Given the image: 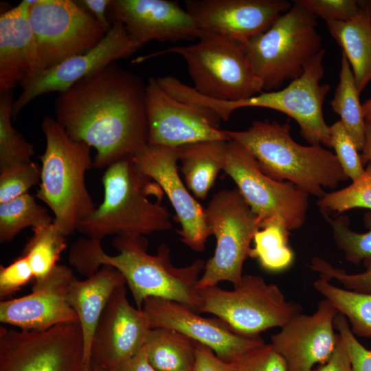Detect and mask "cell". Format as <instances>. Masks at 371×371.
I'll return each mask as SVG.
<instances>
[{
    "label": "cell",
    "mask_w": 371,
    "mask_h": 371,
    "mask_svg": "<svg viewBox=\"0 0 371 371\" xmlns=\"http://www.w3.org/2000/svg\"><path fill=\"white\" fill-rule=\"evenodd\" d=\"M227 142L204 141L177 148L186 186L197 199L206 198L218 173L223 170Z\"/></svg>",
    "instance_id": "cell-26"
},
{
    "label": "cell",
    "mask_w": 371,
    "mask_h": 371,
    "mask_svg": "<svg viewBox=\"0 0 371 371\" xmlns=\"http://www.w3.org/2000/svg\"><path fill=\"white\" fill-rule=\"evenodd\" d=\"M330 148H334L344 173L352 181H355L365 168L355 142L339 120L330 126Z\"/></svg>",
    "instance_id": "cell-37"
},
{
    "label": "cell",
    "mask_w": 371,
    "mask_h": 371,
    "mask_svg": "<svg viewBox=\"0 0 371 371\" xmlns=\"http://www.w3.org/2000/svg\"><path fill=\"white\" fill-rule=\"evenodd\" d=\"M34 279L27 258L22 255L11 264L0 266V297L3 299L19 291Z\"/></svg>",
    "instance_id": "cell-41"
},
{
    "label": "cell",
    "mask_w": 371,
    "mask_h": 371,
    "mask_svg": "<svg viewBox=\"0 0 371 371\" xmlns=\"http://www.w3.org/2000/svg\"><path fill=\"white\" fill-rule=\"evenodd\" d=\"M151 328H168L209 347L223 361L234 363L249 350L264 344L260 336H245L220 318L205 317L184 304L149 297L143 303Z\"/></svg>",
    "instance_id": "cell-15"
},
{
    "label": "cell",
    "mask_w": 371,
    "mask_h": 371,
    "mask_svg": "<svg viewBox=\"0 0 371 371\" xmlns=\"http://www.w3.org/2000/svg\"><path fill=\"white\" fill-rule=\"evenodd\" d=\"M316 17L327 21H348L355 18L362 7L356 0H295Z\"/></svg>",
    "instance_id": "cell-39"
},
{
    "label": "cell",
    "mask_w": 371,
    "mask_h": 371,
    "mask_svg": "<svg viewBox=\"0 0 371 371\" xmlns=\"http://www.w3.org/2000/svg\"><path fill=\"white\" fill-rule=\"evenodd\" d=\"M365 270L357 273H348L344 269L333 267L319 257L313 258L310 264L312 270L326 280H335L344 289L360 293H371V258L363 262Z\"/></svg>",
    "instance_id": "cell-38"
},
{
    "label": "cell",
    "mask_w": 371,
    "mask_h": 371,
    "mask_svg": "<svg viewBox=\"0 0 371 371\" xmlns=\"http://www.w3.org/2000/svg\"><path fill=\"white\" fill-rule=\"evenodd\" d=\"M197 341L168 328H151L148 358L157 371H193Z\"/></svg>",
    "instance_id": "cell-27"
},
{
    "label": "cell",
    "mask_w": 371,
    "mask_h": 371,
    "mask_svg": "<svg viewBox=\"0 0 371 371\" xmlns=\"http://www.w3.org/2000/svg\"><path fill=\"white\" fill-rule=\"evenodd\" d=\"M290 231L284 221L276 216L261 223L254 234L249 257L256 258L265 270L277 272L289 267L294 254L288 244Z\"/></svg>",
    "instance_id": "cell-29"
},
{
    "label": "cell",
    "mask_w": 371,
    "mask_h": 371,
    "mask_svg": "<svg viewBox=\"0 0 371 371\" xmlns=\"http://www.w3.org/2000/svg\"><path fill=\"white\" fill-rule=\"evenodd\" d=\"M145 98L142 78L113 62L59 93L55 119L96 150L93 167L107 168L148 144Z\"/></svg>",
    "instance_id": "cell-1"
},
{
    "label": "cell",
    "mask_w": 371,
    "mask_h": 371,
    "mask_svg": "<svg viewBox=\"0 0 371 371\" xmlns=\"http://www.w3.org/2000/svg\"><path fill=\"white\" fill-rule=\"evenodd\" d=\"M148 144L177 148L204 141L230 140L219 128L220 118L212 111L180 101L168 93L157 79L146 84Z\"/></svg>",
    "instance_id": "cell-14"
},
{
    "label": "cell",
    "mask_w": 371,
    "mask_h": 371,
    "mask_svg": "<svg viewBox=\"0 0 371 371\" xmlns=\"http://www.w3.org/2000/svg\"><path fill=\"white\" fill-rule=\"evenodd\" d=\"M82 371H93L92 370V367H89L88 368H83V370Z\"/></svg>",
    "instance_id": "cell-51"
},
{
    "label": "cell",
    "mask_w": 371,
    "mask_h": 371,
    "mask_svg": "<svg viewBox=\"0 0 371 371\" xmlns=\"http://www.w3.org/2000/svg\"><path fill=\"white\" fill-rule=\"evenodd\" d=\"M339 335L335 348L329 359L315 366L313 371H353L346 344Z\"/></svg>",
    "instance_id": "cell-44"
},
{
    "label": "cell",
    "mask_w": 371,
    "mask_h": 371,
    "mask_svg": "<svg viewBox=\"0 0 371 371\" xmlns=\"http://www.w3.org/2000/svg\"><path fill=\"white\" fill-rule=\"evenodd\" d=\"M126 284L115 268L102 266L87 279L76 276L71 280L67 295L68 302L76 311L82 328L84 341L83 368L91 366V347L95 329L113 291Z\"/></svg>",
    "instance_id": "cell-24"
},
{
    "label": "cell",
    "mask_w": 371,
    "mask_h": 371,
    "mask_svg": "<svg viewBox=\"0 0 371 371\" xmlns=\"http://www.w3.org/2000/svg\"><path fill=\"white\" fill-rule=\"evenodd\" d=\"M13 93H0V169L18 162L31 161L33 145L12 124Z\"/></svg>",
    "instance_id": "cell-33"
},
{
    "label": "cell",
    "mask_w": 371,
    "mask_h": 371,
    "mask_svg": "<svg viewBox=\"0 0 371 371\" xmlns=\"http://www.w3.org/2000/svg\"><path fill=\"white\" fill-rule=\"evenodd\" d=\"M76 2L93 15L106 33L110 30L112 24L107 17V8L111 0H78Z\"/></svg>",
    "instance_id": "cell-45"
},
{
    "label": "cell",
    "mask_w": 371,
    "mask_h": 371,
    "mask_svg": "<svg viewBox=\"0 0 371 371\" xmlns=\"http://www.w3.org/2000/svg\"><path fill=\"white\" fill-rule=\"evenodd\" d=\"M361 5L360 12L351 20L326 22L329 34L350 65L359 93L371 81V21Z\"/></svg>",
    "instance_id": "cell-25"
},
{
    "label": "cell",
    "mask_w": 371,
    "mask_h": 371,
    "mask_svg": "<svg viewBox=\"0 0 371 371\" xmlns=\"http://www.w3.org/2000/svg\"><path fill=\"white\" fill-rule=\"evenodd\" d=\"M83 357L78 322L43 331L0 327V371H82Z\"/></svg>",
    "instance_id": "cell-13"
},
{
    "label": "cell",
    "mask_w": 371,
    "mask_h": 371,
    "mask_svg": "<svg viewBox=\"0 0 371 371\" xmlns=\"http://www.w3.org/2000/svg\"><path fill=\"white\" fill-rule=\"evenodd\" d=\"M265 32L245 45L249 62L263 91H275L300 76L322 49L316 16L295 0Z\"/></svg>",
    "instance_id": "cell-6"
},
{
    "label": "cell",
    "mask_w": 371,
    "mask_h": 371,
    "mask_svg": "<svg viewBox=\"0 0 371 371\" xmlns=\"http://www.w3.org/2000/svg\"><path fill=\"white\" fill-rule=\"evenodd\" d=\"M91 367H92L93 371H115L111 369L104 368L102 367H100V366L92 364V363H91Z\"/></svg>",
    "instance_id": "cell-50"
},
{
    "label": "cell",
    "mask_w": 371,
    "mask_h": 371,
    "mask_svg": "<svg viewBox=\"0 0 371 371\" xmlns=\"http://www.w3.org/2000/svg\"><path fill=\"white\" fill-rule=\"evenodd\" d=\"M138 49L123 24L112 23L110 30L95 47L43 71L21 84L22 91L13 102L12 118L16 120L21 111L38 96L64 91L110 63L130 57Z\"/></svg>",
    "instance_id": "cell-16"
},
{
    "label": "cell",
    "mask_w": 371,
    "mask_h": 371,
    "mask_svg": "<svg viewBox=\"0 0 371 371\" xmlns=\"http://www.w3.org/2000/svg\"><path fill=\"white\" fill-rule=\"evenodd\" d=\"M361 3L368 11L371 21V0L361 1Z\"/></svg>",
    "instance_id": "cell-49"
},
{
    "label": "cell",
    "mask_w": 371,
    "mask_h": 371,
    "mask_svg": "<svg viewBox=\"0 0 371 371\" xmlns=\"http://www.w3.org/2000/svg\"><path fill=\"white\" fill-rule=\"evenodd\" d=\"M363 112L366 122H371V98L362 104Z\"/></svg>",
    "instance_id": "cell-48"
},
{
    "label": "cell",
    "mask_w": 371,
    "mask_h": 371,
    "mask_svg": "<svg viewBox=\"0 0 371 371\" xmlns=\"http://www.w3.org/2000/svg\"><path fill=\"white\" fill-rule=\"evenodd\" d=\"M28 2L38 56L36 75L91 50L106 34L93 15L76 1Z\"/></svg>",
    "instance_id": "cell-11"
},
{
    "label": "cell",
    "mask_w": 371,
    "mask_h": 371,
    "mask_svg": "<svg viewBox=\"0 0 371 371\" xmlns=\"http://www.w3.org/2000/svg\"><path fill=\"white\" fill-rule=\"evenodd\" d=\"M205 214L216 244L213 256L205 264L198 289L223 281L236 285L243 276V264L249 257L251 243L261 227V221L237 188L221 190L214 194Z\"/></svg>",
    "instance_id": "cell-10"
},
{
    "label": "cell",
    "mask_w": 371,
    "mask_h": 371,
    "mask_svg": "<svg viewBox=\"0 0 371 371\" xmlns=\"http://www.w3.org/2000/svg\"><path fill=\"white\" fill-rule=\"evenodd\" d=\"M198 296L197 311L212 314L249 337L281 328L302 311L299 304L287 300L276 284L251 274L243 275L232 290L215 285L199 289Z\"/></svg>",
    "instance_id": "cell-9"
},
{
    "label": "cell",
    "mask_w": 371,
    "mask_h": 371,
    "mask_svg": "<svg viewBox=\"0 0 371 371\" xmlns=\"http://www.w3.org/2000/svg\"><path fill=\"white\" fill-rule=\"evenodd\" d=\"M361 152L360 155L363 164L371 162V122H366L365 139Z\"/></svg>",
    "instance_id": "cell-47"
},
{
    "label": "cell",
    "mask_w": 371,
    "mask_h": 371,
    "mask_svg": "<svg viewBox=\"0 0 371 371\" xmlns=\"http://www.w3.org/2000/svg\"><path fill=\"white\" fill-rule=\"evenodd\" d=\"M313 286L347 319L355 336L371 337V293L338 287L320 277Z\"/></svg>",
    "instance_id": "cell-30"
},
{
    "label": "cell",
    "mask_w": 371,
    "mask_h": 371,
    "mask_svg": "<svg viewBox=\"0 0 371 371\" xmlns=\"http://www.w3.org/2000/svg\"><path fill=\"white\" fill-rule=\"evenodd\" d=\"M30 3L23 0L0 15V93L36 74L38 56L29 18Z\"/></svg>",
    "instance_id": "cell-23"
},
{
    "label": "cell",
    "mask_w": 371,
    "mask_h": 371,
    "mask_svg": "<svg viewBox=\"0 0 371 371\" xmlns=\"http://www.w3.org/2000/svg\"><path fill=\"white\" fill-rule=\"evenodd\" d=\"M112 245L118 251L117 255L107 254L100 240L80 238L71 247L69 262L86 277L104 265L115 268L124 276L138 308H142L147 297H157L184 304L197 311V286L205 264L202 259L175 267L168 245L162 243L155 255L149 254L144 236H117Z\"/></svg>",
    "instance_id": "cell-2"
},
{
    "label": "cell",
    "mask_w": 371,
    "mask_h": 371,
    "mask_svg": "<svg viewBox=\"0 0 371 371\" xmlns=\"http://www.w3.org/2000/svg\"><path fill=\"white\" fill-rule=\"evenodd\" d=\"M32 229L33 234L22 255L27 258L36 281L46 277L58 265L61 253L67 247V236L54 223Z\"/></svg>",
    "instance_id": "cell-32"
},
{
    "label": "cell",
    "mask_w": 371,
    "mask_h": 371,
    "mask_svg": "<svg viewBox=\"0 0 371 371\" xmlns=\"http://www.w3.org/2000/svg\"><path fill=\"white\" fill-rule=\"evenodd\" d=\"M126 284L112 293L95 329L91 363L116 370L145 346L151 330L143 308L133 306Z\"/></svg>",
    "instance_id": "cell-18"
},
{
    "label": "cell",
    "mask_w": 371,
    "mask_h": 371,
    "mask_svg": "<svg viewBox=\"0 0 371 371\" xmlns=\"http://www.w3.org/2000/svg\"><path fill=\"white\" fill-rule=\"evenodd\" d=\"M115 371H157L150 363L146 344L133 358L122 364Z\"/></svg>",
    "instance_id": "cell-46"
},
{
    "label": "cell",
    "mask_w": 371,
    "mask_h": 371,
    "mask_svg": "<svg viewBox=\"0 0 371 371\" xmlns=\"http://www.w3.org/2000/svg\"><path fill=\"white\" fill-rule=\"evenodd\" d=\"M74 275L56 265L44 278L36 280L32 293L0 302V322L27 331H43L67 322H79L67 295Z\"/></svg>",
    "instance_id": "cell-21"
},
{
    "label": "cell",
    "mask_w": 371,
    "mask_h": 371,
    "mask_svg": "<svg viewBox=\"0 0 371 371\" xmlns=\"http://www.w3.org/2000/svg\"><path fill=\"white\" fill-rule=\"evenodd\" d=\"M322 49L305 67L302 74L280 90L262 91L247 99L226 101L203 96L196 91L190 102L208 109L227 121L233 111L245 107L271 109L283 113L298 124L301 136L310 145L330 148V126L324 117L323 104L330 86L322 83L324 76Z\"/></svg>",
    "instance_id": "cell-7"
},
{
    "label": "cell",
    "mask_w": 371,
    "mask_h": 371,
    "mask_svg": "<svg viewBox=\"0 0 371 371\" xmlns=\"http://www.w3.org/2000/svg\"><path fill=\"white\" fill-rule=\"evenodd\" d=\"M173 53L186 61L194 87L209 98L235 101L263 91L262 82L247 58L245 45L217 34L202 32L193 45H179L138 57L141 63L159 55Z\"/></svg>",
    "instance_id": "cell-8"
},
{
    "label": "cell",
    "mask_w": 371,
    "mask_h": 371,
    "mask_svg": "<svg viewBox=\"0 0 371 371\" xmlns=\"http://www.w3.org/2000/svg\"><path fill=\"white\" fill-rule=\"evenodd\" d=\"M46 140L41 181L36 196L54 214V223L66 236L95 210L85 183V174L93 166L87 144L72 139L55 118L41 122Z\"/></svg>",
    "instance_id": "cell-5"
},
{
    "label": "cell",
    "mask_w": 371,
    "mask_h": 371,
    "mask_svg": "<svg viewBox=\"0 0 371 371\" xmlns=\"http://www.w3.org/2000/svg\"><path fill=\"white\" fill-rule=\"evenodd\" d=\"M331 227L333 236L337 247L343 251L346 259L355 265L371 258V212L363 216V223L368 229L365 233L352 230L350 221L346 216H339L335 218L322 212Z\"/></svg>",
    "instance_id": "cell-34"
},
{
    "label": "cell",
    "mask_w": 371,
    "mask_h": 371,
    "mask_svg": "<svg viewBox=\"0 0 371 371\" xmlns=\"http://www.w3.org/2000/svg\"><path fill=\"white\" fill-rule=\"evenodd\" d=\"M291 130L289 120H265L245 131H225L255 157L264 173L291 182L309 196L319 199L326 193L324 188L334 190L348 179L334 153L321 145L298 144Z\"/></svg>",
    "instance_id": "cell-4"
},
{
    "label": "cell",
    "mask_w": 371,
    "mask_h": 371,
    "mask_svg": "<svg viewBox=\"0 0 371 371\" xmlns=\"http://www.w3.org/2000/svg\"><path fill=\"white\" fill-rule=\"evenodd\" d=\"M41 166L32 161L18 162L0 169V204L28 192L41 181Z\"/></svg>",
    "instance_id": "cell-36"
},
{
    "label": "cell",
    "mask_w": 371,
    "mask_h": 371,
    "mask_svg": "<svg viewBox=\"0 0 371 371\" xmlns=\"http://www.w3.org/2000/svg\"><path fill=\"white\" fill-rule=\"evenodd\" d=\"M223 170L261 223L278 216L289 231L304 225L309 195L291 182L278 181L264 173L255 157L235 140L227 143Z\"/></svg>",
    "instance_id": "cell-12"
},
{
    "label": "cell",
    "mask_w": 371,
    "mask_h": 371,
    "mask_svg": "<svg viewBox=\"0 0 371 371\" xmlns=\"http://www.w3.org/2000/svg\"><path fill=\"white\" fill-rule=\"evenodd\" d=\"M107 17L111 24L122 23L139 49L153 40L175 42L202 34L192 16L173 1L111 0Z\"/></svg>",
    "instance_id": "cell-22"
},
{
    "label": "cell",
    "mask_w": 371,
    "mask_h": 371,
    "mask_svg": "<svg viewBox=\"0 0 371 371\" xmlns=\"http://www.w3.org/2000/svg\"><path fill=\"white\" fill-rule=\"evenodd\" d=\"M317 205L322 212L341 214L354 208L371 210V162L363 175L348 186L326 193L319 199Z\"/></svg>",
    "instance_id": "cell-35"
},
{
    "label": "cell",
    "mask_w": 371,
    "mask_h": 371,
    "mask_svg": "<svg viewBox=\"0 0 371 371\" xmlns=\"http://www.w3.org/2000/svg\"><path fill=\"white\" fill-rule=\"evenodd\" d=\"M338 313L324 298L313 314L296 315L271 336V344L284 359L288 371H313L329 359L339 336L334 326Z\"/></svg>",
    "instance_id": "cell-20"
},
{
    "label": "cell",
    "mask_w": 371,
    "mask_h": 371,
    "mask_svg": "<svg viewBox=\"0 0 371 371\" xmlns=\"http://www.w3.org/2000/svg\"><path fill=\"white\" fill-rule=\"evenodd\" d=\"M359 94L350 65L342 54L339 82L330 106L333 111L339 115V121L355 142L358 150L361 151L365 139L366 120Z\"/></svg>",
    "instance_id": "cell-28"
},
{
    "label": "cell",
    "mask_w": 371,
    "mask_h": 371,
    "mask_svg": "<svg viewBox=\"0 0 371 371\" xmlns=\"http://www.w3.org/2000/svg\"><path fill=\"white\" fill-rule=\"evenodd\" d=\"M335 328L347 347L353 371H371V350L364 347L352 332L347 319L338 313L334 321Z\"/></svg>",
    "instance_id": "cell-42"
},
{
    "label": "cell",
    "mask_w": 371,
    "mask_h": 371,
    "mask_svg": "<svg viewBox=\"0 0 371 371\" xmlns=\"http://www.w3.org/2000/svg\"><path fill=\"white\" fill-rule=\"evenodd\" d=\"M185 5L202 32L245 45L267 31L293 3L286 0H186Z\"/></svg>",
    "instance_id": "cell-19"
},
{
    "label": "cell",
    "mask_w": 371,
    "mask_h": 371,
    "mask_svg": "<svg viewBox=\"0 0 371 371\" xmlns=\"http://www.w3.org/2000/svg\"><path fill=\"white\" fill-rule=\"evenodd\" d=\"M131 159L168 196L181 225L177 233L181 241L194 251H203L212 232L206 224L205 208L192 196L179 177L177 148L148 144Z\"/></svg>",
    "instance_id": "cell-17"
},
{
    "label": "cell",
    "mask_w": 371,
    "mask_h": 371,
    "mask_svg": "<svg viewBox=\"0 0 371 371\" xmlns=\"http://www.w3.org/2000/svg\"><path fill=\"white\" fill-rule=\"evenodd\" d=\"M53 222L48 210L27 192L0 204V242H10L26 227L33 229Z\"/></svg>",
    "instance_id": "cell-31"
},
{
    "label": "cell",
    "mask_w": 371,
    "mask_h": 371,
    "mask_svg": "<svg viewBox=\"0 0 371 371\" xmlns=\"http://www.w3.org/2000/svg\"><path fill=\"white\" fill-rule=\"evenodd\" d=\"M104 200L77 231L101 241L106 236L135 237L170 230L171 215L161 205L164 192L131 157L109 165L102 177Z\"/></svg>",
    "instance_id": "cell-3"
},
{
    "label": "cell",
    "mask_w": 371,
    "mask_h": 371,
    "mask_svg": "<svg viewBox=\"0 0 371 371\" xmlns=\"http://www.w3.org/2000/svg\"><path fill=\"white\" fill-rule=\"evenodd\" d=\"M234 363V371H288L284 359L271 344L254 348Z\"/></svg>",
    "instance_id": "cell-40"
},
{
    "label": "cell",
    "mask_w": 371,
    "mask_h": 371,
    "mask_svg": "<svg viewBox=\"0 0 371 371\" xmlns=\"http://www.w3.org/2000/svg\"><path fill=\"white\" fill-rule=\"evenodd\" d=\"M234 370L235 363L223 361L209 347L197 343L193 371H234Z\"/></svg>",
    "instance_id": "cell-43"
}]
</instances>
